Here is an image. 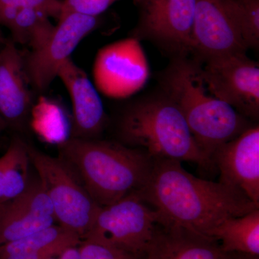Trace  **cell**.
<instances>
[{
  "instance_id": "18",
  "label": "cell",
  "mask_w": 259,
  "mask_h": 259,
  "mask_svg": "<svg viewBox=\"0 0 259 259\" xmlns=\"http://www.w3.org/2000/svg\"><path fill=\"white\" fill-rule=\"evenodd\" d=\"M81 238L61 225H52L21 238L0 246L1 254L44 253L58 256L69 247L79 245Z\"/></svg>"
},
{
  "instance_id": "8",
  "label": "cell",
  "mask_w": 259,
  "mask_h": 259,
  "mask_svg": "<svg viewBox=\"0 0 259 259\" xmlns=\"http://www.w3.org/2000/svg\"><path fill=\"white\" fill-rule=\"evenodd\" d=\"M209 93L249 120L259 117V65L236 53L212 58L201 64Z\"/></svg>"
},
{
  "instance_id": "10",
  "label": "cell",
  "mask_w": 259,
  "mask_h": 259,
  "mask_svg": "<svg viewBox=\"0 0 259 259\" xmlns=\"http://www.w3.org/2000/svg\"><path fill=\"white\" fill-rule=\"evenodd\" d=\"M148 74L144 50L132 37L102 48L94 63V84L109 98L123 99L137 93L146 84Z\"/></svg>"
},
{
  "instance_id": "1",
  "label": "cell",
  "mask_w": 259,
  "mask_h": 259,
  "mask_svg": "<svg viewBox=\"0 0 259 259\" xmlns=\"http://www.w3.org/2000/svg\"><path fill=\"white\" fill-rule=\"evenodd\" d=\"M136 194L167 221L210 238L223 221L259 208L241 192L198 178L182 162L164 158H154L146 185Z\"/></svg>"
},
{
  "instance_id": "30",
  "label": "cell",
  "mask_w": 259,
  "mask_h": 259,
  "mask_svg": "<svg viewBox=\"0 0 259 259\" xmlns=\"http://www.w3.org/2000/svg\"><path fill=\"white\" fill-rule=\"evenodd\" d=\"M1 47H0V48H1Z\"/></svg>"
},
{
  "instance_id": "2",
  "label": "cell",
  "mask_w": 259,
  "mask_h": 259,
  "mask_svg": "<svg viewBox=\"0 0 259 259\" xmlns=\"http://www.w3.org/2000/svg\"><path fill=\"white\" fill-rule=\"evenodd\" d=\"M60 158L100 207L142 190L154 158L116 141L71 138L59 145Z\"/></svg>"
},
{
  "instance_id": "28",
  "label": "cell",
  "mask_w": 259,
  "mask_h": 259,
  "mask_svg": "<svg viewBox=\"0 0 259 259\" xmlns=\"http://www.w3.org/2000/svg\"><path fill=\"white\" fill-rule=\"evenodd\" d=\"M7 127H8V125H7L6 122H5L4 119L2 117V116L0 115V135H1L2 133L3 132V131H4Z\"/></svg>"
},
{
  "instance_id": "22",
  "label": "cell",
  "mask_w": 259,
  "mask_h": 259,
  "mask_svg": "<svg viewBox=\"0 0 259 259\" xmlns=\"http://www.w3.org/2000/svg\"><path fill=\"white\" fill-rule=\"evenodd\" d=\"M118 0H62L61 15L69 13L99 17ZM143 0H134L139 5ZM60 15V16H61Z\"/></svg>"
},
{
  "instance_id": "6",
  "label": "cell",
  "mask_w": 259,
  "mask_h": 259,
  "mask_svg": "<svg viewBox=\"0 0 259 259\" xmlns=\"http://www.w3.org/2000/svg\"><path fill=\"white\" fill-rule=\"evenodd\" d=\"M164 218L138 194L101 207L83 240L108 245L144 258Z\"/></svg>"
},
{
  "instance_id": "7",
  "label": "cell",
  "mask_w": 259,
  "mask_h": 259,
  "mask_svg": "<svg viewBox=\"0 0 259 259\" xmlns=\"http://www.w3.org/2000/svg\"><path fill=\"white\" fill-rule=\"evenodd\" d=\"M131 37L147 40L170 59L192 54L196 0H143Z\"/></svg>"
},
{
  "instance_id": "15",
  "label": "cell",
  "mask_w": 259,
  "mask_h": 259,
  "mask_svg": "<svg viewBox=\"0 0 259 259\" xmlns=\"http://www.w3.org/2000/svg\"><path fill=\"white\" fill-rule=\"evenodd\" d=\"M24 58L13 40L0 48V115L8 126L20 127L32 105Z\"/></svg>"
},
{
  "instance_id": "27",
  "label": "cell",
  "mask_w": 259,
  "mask_h": 259,
  "mask_svg": "<svg viewBox=\"0 0 259 259\" xmlns=\"http://www.w3.org/2000/svg\"><path fill=\"white\" fill-rule=\"evenodd\" d=\"M4 201V185H3V168L0 160V202Z\"/></svg>"
},
{
  "instance_id": "12",
  "label": "cell",
  "mask_w": 259,
  "mask_h": 259,
  "mask_svg": "<svg viewBox=\"0 0 259 259\" xmlns=\"http://www.w3.org/2000/svg\"><path fill=\"white\" fill-rule=\"evenodd\" d=\"M212 161L219 171V182L259 204L258 125L218 148Z\"/></svg>"
},
{
  "instance_id": "13",
  "label": "cell",
  "mask_w": 259,
  "mask_h": 259,
  "mask_svg": "<svg viewBox=\"0 0 259 259\" xmlns=\"http://www.w3.org/2000/svg\"><path fill=\"white\" fill-rule=\"evenodd\" d=\"M54 208L40 182H30L14 198L0 202V246L55 224Z\"/></svg>"
},
{
  "instance_id": "4",
  "label": "cell",
  "mask_w": 259,
  "mask_h": 259,
  "mask_svg": "<svg viewBox=\"0 0 259 259\" xmlns=\"http://www.w3.org/2000/svg\"><path fill=\"white\" fill-rule=\"evenodd\" d=\"M119 142L153 158L192 162L214 168L200 151L180 108L161 90L125 107L117 126Z\"/></svg>"
},
{
  "instance_id": "14",
  "label": "cell",
  "mask_w": 259,
  "mask_h": 259,
  "mask_svg": "<svg viewBox=\"0 0 259 259\" xmlns=\"http://www.w3.org/2000/svg\"><path fill=\"white\" fill-rule=\"evenodd\" d=\"M57 77L64 83L72 103L71 138L98 139L106 126L107 115L96 87L71 59L61 65Z\"/></svg>"
},
{
  "instance_id": "25",
  "label": "cell",
  "mask_w": 259,
  "mask_h": 259,
  "mask_svg": "<svg viewBox=\"0 0 259 259\" xmlns=\"http://www.w3.org/2000/svg\"><path fill=\"white\" fill-rule=\"evenodd\" d=\"M59 259H81L79 245L69 247L58 255Z\"/></svg>"
},
{
  "instance_id": "16",
  "label": "cell",
  "mask_w": 259,
  "mask_h": 259,
  "mask_svg": "<svg viewBox=\"0 0 259 259\" xmlns=\"http://www.w3.org/2000/svg\"><path fill=\"white\" fill-rule=\"evenodd\" d=\"M219 243L163 220L143 259H228Z\"/></svg>"
},
{
  "instance_id": "9",
  "label": "cell",
  "mask_w": 259,
  "mask_h": 259,
  "mask_svg": "<svg viewBox=\"0 0 259 259\" xmlns=\"http://www.w3.org/2000/svg\"><path fill=\"white\" fill-rule=\"evenodd\" d=\"M52 35L40 49L30 51L24 59L30 84L37 92L46 91L57 78L61 65L71 55L85 37L100 24L99 17L78 13L61 15Z\"/></svg>"
},
{
  "instance_id": "11",
  "label": "cell",
  "mask_w": 259,
  "mask_h": 259,
  "mask_svg": "<svg viewBox=\"0 0 259 259\" xmlns=\"http://www.w3.org/2000/svg\"><path fill=\"white\" fill-rule=\"evenodd\" d=\"M247 51L227 0H196L191 57L202 64Z\"/></svg>"
},
{
  "instance_id": "17",
  "label": "cell",
  "mask_w": 259,
  "mask_h": 259,
  "mask_svg": "<svg viewBox=\"0 0 259 259\" xmlns=\"http://www.w3.org/2000/svg\"><path fill=\"white\" fill-rule=\"evenodd\" d=\"M211 238L225 253L259 255V208L223 221Z\"/></svg>"
},
{
  "instance_id": "29",
  "label": "cell",
  "mask_w": 259,
  "mask_h": 259,
  "mask_svg": "<svg viewBox=\"0 0 259 259\" xmlns=\"http://www.w3.org/2000/svg\"><path fill=\"white\" fill-rule=\"evenodd\" d=\"M7 41V39L3 35V32L0 30V47L4 45L5 42Z\"/></svg>"
},
{
  "instance_id": "26",
  "label": "cell",
  "mask_w": 259,
  "mask_h": 259,
  "mask_svg": "<svg viewBox=\"0 0 259 259\" xmlns=\"http://www.w3.org/2000/svg\"><path fill=\"white\" fill-rule=\"evenodd\" d=\"M259 255L241 254V253H229L228 259H259Z\"/></svg>"
},
{
  "instance_id": "5",
  "label": "cell",
  "mask_w": 259,
  "mask_h": 259,
  "mask_svg": "<svg viewBox=\"0 0 259 259\" xmlns=\"http://www.w3.org/2000/svg\"><path fill=\"white\" fill-rule=\"evenodd\" d=\"M30 161L50 199L56 222L83 238L91 229L100 207L62 158L53 157L27 144Z\"/></svg>"
},
{
  "instance_id": "24",
  "label": "cell",
  "mask_w": 259,
  "mask_h": 259,
  "mask_svg": "<svg viewBox=\"0 0 259 259\" xmlns=\"http://www.w3.org/2000/svg\"><path fill=\"white\" fill-rule=\"evenodd\" d=\"M62 0H0V7L26 9L32 8L45 12L50 18L59 20Z\"/></svg>"
},
{
  "instance_id": "19",
  "label": "cell",
  "mask_w": 259,
  "mask_h": 259,
  "mask_svg": "<svg viewBox=\"0 0 259 259\" xmlns=\"http://www.w3.org/2000/svg\"><path fill=\"white\" fill-rule=\"evenodd\" d=\"M0 160L3 168L5 201L23 193L30 183V158L27 144L20 139H13Z\"/></svg>"
},
{
  "instance_id": "23",
  "label": "cell",
  "mask_w": 259,
  "mask_h": 259,
  "mask_svg": "<svg viewBox=\"0 0 259 259\" xmlns=\"http://www.w3.org/2000/svg\"><path fill=\"white\" fill-rule=\"evenodd\" d=\"M79 249L81 259H141L113 247L86 240L81 241Z\"/></svg>"
},
{
  "instance_id": "21",
  "label": "cell",
  "mask_w": 259,
  "mask_h": 259,
  "mask_svg": "<svg viewBox=\"0 0 259 259\" xmlns=\"http://www.w3.org/2000/svg\"><path fill=\"white\" fill-rule=\"evenodd\" d=\"M245 49L259 47V0H227Z\"/></svg>"
},
{
  "instance_id": "3",
  "label": "cell",
  "mask_w": 259,
  "mask_h": 259,
  "mask_svg": "<svg viewBox=\"0 0 259 259\" xmlns=\"http://www.w3.org/2000/svg\"><path fill=\"white\" fill-rule=\"evenodd\" d=\"M158 80L160 90L180 108L196 144L212 163L218 148L251 126L249 119L209 93L200 63L191 56L171 59Z\"/></svg>"
},
{
  "instance_id": "20",
  "label": "cell",
  "mask_w": 259,
  "mask_h": 259,
  "mask_svg": "<svg viewBox=\"0 0 259 259\" xmlns=\"http://www.w3.org/2000/svg\"><path fill=\"white\" fill-rule=\"evenodd\" d=\"M55 25L42 10L26 8L20 10L9 30L13 41L26 45L31 51L41 48L54 32Z\"/></svg>"
}]
</instances>
